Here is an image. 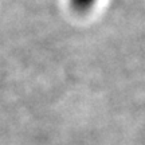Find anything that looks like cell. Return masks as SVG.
<instances>
[{
  "label": "cell",
  "mask_w": 145,
  "mask_h": 145,
  "mask_svg": "<svg viewBox=\"0 0 145 145\" xmlns=\"http://www.w3.org/2000/svg\"><path fill=\"white\" fill-rule=\"evenodd\" d=\"M70 1H71V7L79 14L88 12L95 4V0H70Z\"/></svg>",
  "instance_id": "1"
}]
</instances>
